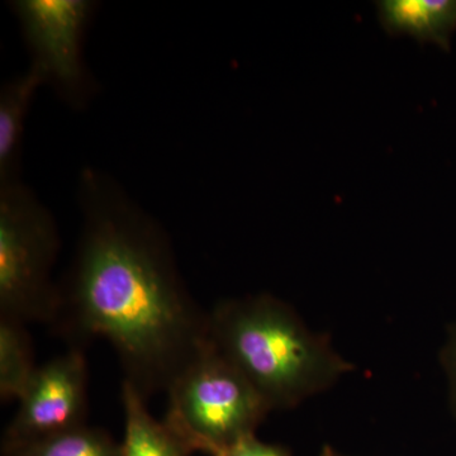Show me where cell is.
<instances>
[{
  "mask_svg": "<svg viewBox=\"0 0 456 456\" xmlns=\"http://www.w3.org/2000/svg\"><path fill=\"white\" fill-rule=\"evenodd\" d=\"M164 421L194 452L213 456L255 434L272 408L209 340L167 388Z\"/></svg>",
  "mask_w": 456,
  "mask_h": 456,
  "instance_id": "3957f363",
  "label": "cell"
},
{
  "mask_svg": "<svg viewBox=\"0 0 456 456\" xmlns=\"http://www.w3.org/2000/svg\"><path fill=\"white\" fill-rule=\"evenodd\" d=\"M46 75L33 64L27 73L5 84L0 94V180L2 187L14 182L25 119L32 99Z\"/></svg>",
  "mask_w": 456,
  "mask_h": 456,
  "instance_id": "9c48e42d",
  "label": "cell"
},
{
  "mask_svg": "<svg viewBox=\"0 0 456 456\" xmlns=\"http://www.w3.org/2000/svg\"><path fill=\"white\" fill-rule=\"evenodd\" d=\"M31 336L26 323L0 317V401L22 397L37 370Z\"/></svg>",
  "mask_w": 456,
  "mask_h": 456,
  "instance_id": "30bf717a",
  "label": "cell"
},
{
  "mask_svg": "<svg viewBox=\"0 0 456 456\" xmlns=\"http://www.w3.org/2000/svg\"><path fill=\"white\" fill-rule=\"evenodd\" d=\"M14 9L36 62L66 93L82 86V40L92 4L86 0H20Z\"/></svg>",
  "mask_w": 456,
  "mask_h": 456,
  "instance_id": "8992f818",
  "label": "cell"
},
{
  "mask_svg": "<svg viewBox=\"0 0 456 456\" xmlns=\"http://www.w3.org/2000/svg\"><path fill=\"white\" fill-rule=\"evenodd\" d=\"M88 362L80 347L40 365L3 435L2 450L49 439L86 425Z\"/></svg>",
  "mask_w": 456,
  "mask_h": 456,
  "instance_id": "5b68a950",
  "label": "cell"
},
{
  "mask_svg": "<svg viewBox=\"0 0 456 456\" xmlns=\"http://www.w3.org/2000/svg\"><path fill=\"white\" fill-rule=\"evenodd\" d=\"M3 456H122L121 444L108 432L84 425L49 439L2 450Z\"/></svg>",
  "mask_w": 456,
  "mask_h": 456,
  "instance_id": "8fae6325",
  "label": "cell"
},
{
  "mask_svg": "<svg viewBox=\"0 0 456 456\" xmlns=\"http://www.w3.org/2000/svg\"><path fill=\"white\" fill-rule=\"evenodd\" d=\"M441 364L448 375L450 403L456 417V323L450 330L448 341L441 351Z\"/></svg>",
  "mask_w": 456,
  "mask_h": 456,
  "instance_id": "4fadbf2b",
  "label": "cell"
},
{
  "mask_svg": "<svg viewBox=\"0 0 456 456\" xmlns=\"http://www.w3.org/2000/svg\"><path fill=\"white\" fill-rule=\"evenodd\" d=\"M213 456H293L289 450L275 444L264 443L253 435L241 437L232 445Z\"/></svg>",
  "mask_w": 456,
  "mask_h": 456,
  "instance_id": "7c38bea8",
  "label": "cell"
},
{
  "mask_svg": "<svg viewBox=\"0 0 456 456\" xmlns=\"http://www.w3.org/2000/svg\"><path fill=\"white\" fill-rule=\"evenodd\" d=\"M86 208L51 326L73 347L93 338L110 342L126 382L149 399L208 346V314L189 294L155 224L117 200L94 196Z\"/></svg>",
  "mask_w": 456,
  "mask_h": 456,
  "instance_id": "6da1fadb",
  "label": "cell"
},
{
  "mask_svg": "<svg viewBox=\"0 0 456 456\" xmlns=\"http://www.w3.org/2000/svg\"><path fill=\"white\" fill-rule=\"evenodd\" d=\"M380 23L389 35H408L449 51L456 31V0H382Z\"/></svg>",
  "mask_w": 456,
  "mask_h": 456,
  "instance_id": "52a82bcc",
  "label": "cell"
},
{
  "mask_svg": "<svg viewBox=\"0 0 456 456\" xmlns=\"http://www.w3.org/2000/svg\"><path fill=\"white\" fill-rule=\"evenodd\" d=\"M125 436L122 456H191L193 450L167 422L158 421L147 408V399L123 380Z\"/></svg>",
  "mask_w": 456,
  "mask_h": 456,
  "instance_id": "ba28073f",
  "label": "cell"
},
{
  "mask_svg": "<svg viewBox=\"0 0 456 456\" xmlns=\"http://www.w3.org/2000/svg\"><path fill=\"white\" fill-rule=\"evenodd\" d=\"M320 456H346L341 454V452H336L334 448L331 446H325L322 450H321Z\"/></svg>",
  "mask_w": 456,
  "mask_h": 456,
  "instance_id": "5bb4252c",
  "label": "cell"
},
{
  "mask_svg": "<svg viewBox=\"0 0 456 456\" xmlns=\"http://www.w3.org/2000/svg\"><path fill=\"white\" fill-rule=\"evenodd\" d=\"M59 251L55 222L26 188L0 191V317L53 325L60 288L53 281Z\"/></svg>",
  "mask_w": 456,
  "mask_h": 456,
  "instance_id": "277c9868",
  "label": "cell"
},
{
  "mask_svg": "<svg viewBox=\"0 0 456 456\" xmlns=\"http://www.w3.org/2000/svg\"><path fill=\"white\" fill-rule=\"evenodd\" d=\"M208 332L215 349L272 411L297 406L353 368L287 303L269 294L217 303L208 312Z\"/></svg>",
  "mask_w": 456,
  "mask_h": 456,
  "instance_id": "7a4b0ae2",
  "label": "cell"
}]
</instances>
